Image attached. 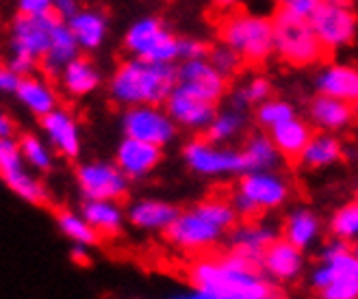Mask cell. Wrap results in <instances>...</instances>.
<instances>
[{"label":"cell","mask_w":358,"mask_h":299,"mask_svg":"<svg viewBox=\"0 0 358 299\" xmlns=\"http://www.w3.org/2000/svg\"><path fill=\"white\" fill-rule=\"evenodd\" d=\"M189 282L196 299H271L278 284L243 256L230 251L222 258H198L189 267Z\"/></svg>","instance_id":"cell-1"},{"label":"cell","mask_w":358,"mask_h":299,"mask_svg":"<svg viewBox=\"0 0 358 299\" xmlns=\"http://www.w3.org/2000/svg\"><path fill=\"white\" fill-rule=\"evenodd\" d=\"M176 85L174 63H155L139 57L122 61L109 80V94L122 106L163 104Z\"/></svg>","instance_id":"cell-2"},{"label":"cell","mask_w":358,"mask_h":299,"mask_svg":"<svg viewBox=\"0 0 358 299\" xmlns=\"http://www.w3.org/2000/svg\"><path fill=\"white\" fill-rule=\"evenodd\" d=\"M273 31V52H278L282 61L293 68H310L326 57L320 39L315 37L308 20L291 13L287 9H278L271 17Z\"/></svg>","instance_id":"cell-3"},{"label":"cell","mask_w":358,"mask_h":299,"mask_svg":"<svg viewBox=\"0 0 358 299\" xmlns=\"http://www.w3.org/2000/svg\"><path fill=\"white\" fill-rule=\"evenodd\" d=\"M291 198V184L276 169L267 172H243L233 191V208L245 221H255L261 212L276 210Z\"/></svg>","instance_id":"cell-4"},{"label":"cell","mask_w":358,"mask_h":299,"mask_svg":"<svg viewBox=\"0 0 358 299\" xmlns=\"http://www.w3.org/2000/svg\"><path fill=\"white\" fill-rule=\"evenodd\" d=\"M222 44L233 48L243 63L261 66L273 54L271 17L257 13H230L220 27Z\"/></svg>","instance_id":"cell-5"},{"label":"cell","mask_w":358,"mask_h":299,"mask_svg":"<svg viewBox=\"0 0 358 299\" xmlns=\"http://www.w3.org/2000/svg\"><path fill=\"white\" fill-rule=\"evenodd\" d=\"M57 24V17L52 13L44 15H24L17 13V17L11 22V59L9 66L20 74L27 76L37 70L39 59L44 57L50 33Z\"/></svg>","instance_id":"cell-6"},{"label":"cell","mask_w":358,"mask_h":299,"mask_svg":"<svg viewBox=\"0 0 358 299\" xmlns=\"http://www.w3.org/2000/svg\"><path fill=\"white\" fill-rule=\"evenodd\" d=\"M308 24L326 54L350 48L358 29L352 0H322L320 7L308 15Z\"/></svg>","instance_id":"cell-7"},{"label":"cell","mask_w":358,"mask_h":299,"mask_svg":"<svg viewBox=\"0 0 358 299\" xmlns=\"http://www.w3.org/2000/svg\"><path fill=\"white\" fill-rule=\"evenodd\" d=\"M178 39L165 27L161 17H141L131 24L124 37V48L133 57L155 61V63H176L178 61Z\"/></svg>","instance_id":"cell-8"},{"label":"cell","mask_w":358,"mask_h":299,"mask_svg":"<svg viewBox=\"0 0 358 299\" xmlns=\"http://www.w3.org/2000/svg\"><path fill=\"white\" fill-rule=\"evenodd\" d=\"M182 159L194 174L206 178L220 176H241L245 172V161L241 150L224 143H213L204 139H194L182 147Z\"/></svg>","instance_id":"cell-9"},{"label":"cell","mask_w":358,"mask_h":299,"mask_svg":"<svg viewBox=\"0 0 358 299\" xmlns=\"http://www.w3.org/2000/svg\"><path fill=\"white\" fill-rule=\"evenodd\" d=\"M176 124L167 115L163 104H135L129 106L122 115L124 137H133L145 143L165 147L176 137Z\"/></svg>","instance_id":"cell-10"},{"label":"cell","mask_w":358,"mask_h":299,"mask_svg":"<svg viewBox=\"0 0 358 299\" xmlns=\"http://www.w3.org/2000/svg\"><path fill=\"white\" fill-rule=\"evenodd\" d=\"M322 263L328 269L330 282L320 293L326 299H356L358 297V256L350 243L336 241L322 249Z\"/></svg>","instance_id":"cell-11"},{"label":"cell","mask_w":358,"mask_h":299,"mask_svg":"<svg viewBox=\"0 0 358 299\" xmlns=\"http://www.w3.org/2000/svg\"><path fill=\"white\" fill-rule=\"evenodd\" d=\"M76 184L85 200L120 202L129 194L131 180L111 161H87L76 167Z\"/></svg>","instance_id":"cell-12"},{"label":"cell","mask_w":358,"mask_h":299,"mask_svg":"<svg viewBox=\"0 0 358 299\" xmlns=\"http://www.w3.org/2000/svg\"><path fill=\"white\" fill-rule=\"evenodd\" d=\"M226 230L215 226L198 206L178 212V217L165 228V237L174 247L182 251H204L217 245Z\"/></svg>","instance_id":"cell-13"},{"label":"cell","mask_w":358,"mask_h":299,"mask_svg":"<svg viewBox=\"0 0 358 299\" xmlns=\"http://www.w3.org/2000/svg\"><path fill=\"white\" fill-rule=\"evenodd\" d=\"M176 85L189 94L208 102H220L228 92V78L208 63V59L180 61L176 68Z\"/></svg>","instance_id":"cell-14"},{"label":"cell","mask_w":358,"mask_h":299,"mask_svg":"<svg viewBox=\"0 0 358 299\" xmlns=\"http://www.w3.org/2000/svg\"><path fill=\"white\" fill-rule=\"evenodd\" d=\"M39 126L46 137V143L52 147L55 154L68 161L78 159L83 150V139H80V126L74 113L57 106L50 113L39 117Z\"/></svg>","instance_id":"cell-15"},{"label":"cell","mask_w":358,"mask_h":299,"mask_svg":"<svg viewBox=\"0 0 358 299\" xmlns=\"http://www.w3.org/2000/svg\"><path fill=\"white\" fill-rule=\"evenodd\" d=\"M163 106L176 126L192 133H204L208 122L217 113L215 102L202 100L194 94H189L187 89L178 87V85H174V89L165 98Z\"/></svg>","instance_id":"cell-16"},{"label":"cell","mask_w":358,"mask_h":299,"mask_svg":"<svg viewBox=\"0 0 358 299\" xmlns=\"http://www.w3.org/2000/svg\"><path fill=\"white\" fill-rule=\"evenodd\" d=\"M259 269L276 284H289L293 280H298L304 271V254L296 245H291L287 239H273L263 256Z\"/></svg>","instance_id":"cell-17"},{"label":"cell","mask_w":358,"mask_h":299,"mask_svg":"<svg viewBox=\"0 0 358 299\" xmlns=\"http://www.w3.org/2000/svg\"><path fill=\"white\" fill-rule=\"evenodd\" d=\"M163 161V147L145 143L133 137H124L115 150V165L129 180H141L150 176Z\"/></svg>","instance_id":"cell-18"},{"label":"cell","mask_w":358,"mask_h":299,"mask_svg":"<svg viewBox=\"0 0 358 299\" xmlns=\"http://www.w3.org/2000/svg\"><path fill=\"white\" fill-rule=\"evenodd\" d=\"M310 122L326 133H343L356 119V104L317 94L308 104Z\"/></svg>","instance_id":"cell-19"},{"label":"cell","mask_w":358,"mask_h":299,"mask_svg":"<svg viewBox=\"0 0 358 299\" xmlns=\"http://www.w3.org/2000/svg\"><path fill=\"white\" fill-rule=\"evenodd\" d=\"M315 87L317 94L339 98L345 102L358 100V70L350 63H328L315 76Z\"/></svg>","instance_id":"cell-20"},{"label":"cell","mask_w":358,"mask_h":299,"mask_svg":"<svg viewBox=\"0 0 358 299\" xmlns=\"http://www.w3.org/2000/svg\"><path fill=\"white\" fill-rule=\"evenodd\" d=\"M178 212L180 208L172 202L145 198L131 204V208L126 210V221L145 232H165V228L178 217Z\"/></svg>","instance_id":"cell-21"},{"label":"cell","mask_w":358,"mask_h":299,"mask_svg":"<svg viewBox=\"0 0 358 299\" xmlns=\"http://www.w3.org/2000/svg\"><path fill=\"white\" fill-rule=\"evenodd\" d=\"M13 96L35 117L46 115V113H50L52 109H57V106H59V96H57L55 87L50 85L48 76H44V74L31 72V74L22 76Z\"/></svg>","instance_id":"cell-22"},{"label":"cell","mask_w":358,"mask_h":299,"mask_svg":"<svg viewBox=\"0 0 358 299\" xmlns=\"http://www.w3.org/2000/svg\"><path fill=\"white\" fill-rule=\"evenodd\" d=\"M78 54H80V48L76 44L72 31L68 29L66 22L57 20V24L50 33L48 48H46L44 57L39 59V68H41V72H44V76L57 78L59 72L66 68V63H70Z\"/></svg>","instance_id":"cell-23"},{"label":"cell","mask_w":358,"mask_h":299,"mask_svg":"<svg viewBox=\"0 0 358 299\" xmlns=\"http://www.w3.org/2000/svg\"><path fill=\"white\" fill-rule=\"evenodd\" d=\"M59 85L70 98H85L102 85V74L87 57H74L59 72Z\"/></svg>","instance_id":"cell-24"},{"label":"cell","mask_w":358,"mask_h":299,"mask_svg":"<svg viewBox=\"0 0 358 299\" xmlns=\"http://www.w3.org/2000/svg\"><path fill=\"white\" fill-rule=\"evenodd\" d=\"M343 154H345V145L339 137H336V133L322 131V133L310 135L298 163L315 172V169H328L336 163H341Z\"/></svg>","instance_id":"cell-25"},{"label":"cell","mask_w":358,"mask_h":299,"mask_svg":"<svg viewBox=\"0 0 358 299\" xmlns=\"http://www.w3.org/2000/svg\"><path fill=\"white\" fill-rule=\"evenodd\" d=\"M310 135H313L310 124L300 119L298 115L278 124V126L269 128V139L273 141V145H276L280 156L285 161H289V163H298V159L302 154L304 145L308 143Z\"/></svg>","instance_id":"cell-26"},{"label":"cell","mask_w":358,"mask_h":299,"mask_svg":"<svg viewBox=\"0 0 358 299\" xmlns=\"http://www.w3.org/2000/svg\"><path fill=\"white\" fill-rule=\"evenodd\" d=\"M66 24L72 31L78 48L87 50V52L98 50L102 46V41L107 39V33H109L107 17L96 9H78Z\"/></svg>","instance_id":"cell-27"},{"label":"cell","mask_w":358,"mask_h":299,"mask_svg":"<svg viewBox=\"0 0 358 299\" xmlns=\"http://www.w3.org/2000/svg\"><path fill=\"white\" fill-rule=\"evenodd\" d=\"M80 215L100 234V239L117 237L126 221V215L120 202H113V200H85V204L80 208Z\"/></svg>","instance_id":"cell-28"},{"label":"cell","mask_w":358,"mask_h":299,"mask_svg":"<svg viewBox=\"0 0 358 299\" xmlns=\"http://www.w3.org/2000/svg\"><path fill=\"white\" fill-rule=\"evenodd\" d=\"M276 239V230L267 224H250V226H243L239 230H235L233 234V249L243 258H248L250 263L259 265L261 263V256L265 251V247Z\"/></svg>","instance_id":"cell-29"},{"label":"cell","mask_w":358,"mask_h":299,"mask_svg":"<svg viewBox=\"0 0 358 299\" xmlns=\"http://www.w3.org/2000/svg\"><path fill=\"white\" fill-rule=\"evenodd\" d=\"M320 234H322V221L308 208L293 210L282 226V239H287L291 245H296L302 251L317 243Z\"/></svg>","instance_id":"cell-30"},{"label":"cell","mask_w":358,"mask_h":299,"mask_svg":"<svg viewBox=\"0 0 358 299\" xmlns=\"http://www.w3.org/2000/svg\"><path fill=\"white\" fill-rule=\"evenodd\" d=\"M3 182L13 191V194L24 200L27 204H33V206H46L50 202V191L48 187L41 182L37 176H33L29 169H27V163L24 165H17L13 169H9L7 174L0 176Z\"/></svg>","instance_id":"cell-31"},{"label":"cell","mask_w":358,"mask_h":299,"mask_svg":"<svg viewBox=\"0 0 358 299\" xmlns=\"http://www.w3.org/2000/svg\"><path fill=\"white\" fill-rule=\"evenodd\" d=\"M241 154L245 161V172H267V169H278L282 163L280 152L265 133L252 135L241 147Z\"/></svg>","instance_id":"cell-32"},{"label":"cell","mask_w":358,"mask_h":299,"mask_svg":"<svg viewBox=\"0 0 358 299\" xmlns=\"http://www.w3.org/2000/svg\"><path fill=\"white\" fill-rule=\"evenodd\" d=\"M57 226L63 232V237H68L74 245H85L92 247L100 241V234L87 224V219L80 215V212H74L70 208H61L57 210Z\"/></svg>","instance_id":"cell-33"},{"label":"cell","mask_w":358,"mask_h":299,"mask_svg":"<svg viewBox=\"0 0 358 299\" xmlns=\"http://www.w3.org/2000/svg\"><path fill=\"white\" fill-rule=\"evenodd\" d=\"M245 126V115L241 109H235L230 106L226 111H217L213 115V119L208 122V126L204 128L206 139L213 143H228L241 135Z\"/></svg>","instance_id":"cell-34"},{"label":"cell","mask_w":358,"mask_h":299,"mask_svg":"<svg viewBox=\"0 0 358 299\" xmlns=\"http://www.w3.org/2000/svg\"><path fill=\"white\" fill-rule=\"evenodd\" d=\"M17 147H20V154H22V159L29 167L37 169V172H50L52 169L55 152L39 135L24 133L17 139Z\"/></svg>","instance_id":"cell-35"},{"label":"cell","mask_w":358,"mask_h":299,"mask_svg":"<svg viewBox=\"0 0 358 299\" xmlns=\"http://www.w3.org/2000/svg\"><path fill=\"white\" fill-rule=\"evenodd\" d=\"M328 230L332 234V239L354 243L358 239V204L348 202L341 208H336L334 215L330 217Z\"/></svg>","instance_id":"cell-36"},{"label":"cell","mask_w":358,"mask_h":299,"mask_svg":"<svg viewBox=\"0 0 358 299\" xmlns=\"http://www.w3.org/2000/svg\"><path fill=\"white\" fill-rule=\"evenodd\" d=\"M296 109H293V104L287 102V100H280V98H267L263 102L257 104V122L263 126V128H273L278 126L291 117H296Z\"/></svg>","instance_id":"cell-37"},{"label":"cell","mask_w":358,"mask_h":299,"mask_svg":"<svg viewBox=\"0 0 358 299\" xmlns=\"http://www.w3.org/2000/svg\"><path fill=\"white\" fill-rule=\"evenodd\" d=\"M273 94V87H271V82H269V78H265V76H255V78H250L243 87H239L237 92H235V96H233V104L235 109H245V106H250V104H259V102H263V100H267L269 96Z\"/></svg>","instance_id":"cell-38"},{"label":"cell","mask_w":358,"mask_h":299,"mask_svg":"<svg viewBox=\"0 0 358 299\" xmlns=\"http://www.w3.org/2000/svg\"><path fill=\"white\" fill-rule=\"evenodd\" d=\"M208 63L213 66L215 70H220L226 78H230L233 74H237L243 66L241 57L226 44H220V46H210L208 48V54H206Z\"/></svg>","instance_id":"cell-39"},{"label":"cell","mask_w":358,"mask_h":299,"mask_svg":"<svg viewBox=\"0 0 358 299\" xmlns=\"http://www.w3.org/2000/svg\"><path fill=\"white\" fill-rule=\"evenodd\" d=\"M208 44L200 39H178V61L189 59H204L208 54Z\"/></svg>","instance_id":"cell-40"},{"label":"cell","mask_w":358,"mask_h":299,"mask_svg":"<svg viewBox=\"0 0 358 299\" xmlns=\"http://www.w3.org/2000/svg\"><path fill=\"white\" fill-rule=\"evenodd\" d=\"M320 3L322 0H280V7L308 20V15L320 7Z\"/></svg>","instance_id":"cell-41"},{"label":"cell","mask_w":358,"mask_h":299,"mask_svg":"<svg viewBox=\"0 0 358 299\" xmlns=\"http://www.w3.org/2000/svg\"><path fill=\"white\" fill-rule=\"evenodd\" d=\"M20 78L22 76H20L9 63H0V94H15Z\"/></svg>","instance_id":"cell-42"},{"label":"cell","mask_w":358,"mask_h":299,"mask_svg":"<svg viewBox=\"0 0 358 299\" xmlns=\"http://www.w3.org/2000/svg\"><path fill=\"white\" fill-rule=\"evenodd\" d=\"M52 0H17V11L24 15H44L50 13Z\"/></svg>","instance_id":"cell-43"},{"label":"cell","mask_w":358,"mask_h":299,"mask_svg":"<svg viewBox=\"0 0 358 299\" xmlns=\"http://www.w3.org/2000/svg\"><path fill=\"white\" fill-rule=\"evenodd\" d=\"M80 9V3L78 0H52V9L50 13L61 20V22H68V20Z\"/></svg>","instance_id":"cell-44"},{"label":"cell","mask_w":358,"mask_h":299,"mask_svg":"<svg viewBox=\"0 0 358 299\" xmlns=\"http://www.w3.org/2000/svg\"><path fill=\"white\" fill-rule=\"evenodd\" d=\"M13 133H15L13 119L5 111H0V137H13Z\"/></svg>","instance_id":"cell-45"},{"label":"cell","mask_w":358,"mask_h":299,"mask_svg":"<svg viewBox=\"0 0 358 299\" xmlns=\"http://www.w3.org/2000/svg\"><path fill=\"white\" fill-rule=\"evenodd\" d=\"M72 261L76 265H80V267H87L92 263V258L87 256V247L85 245H74V249H72Z\"/></svg>","instance_id":"cell-46"},{"label":"cell","mask_w":358,"mask_h":299,"mask_svg":"<svg viewBox=\"0 0 358 299\" xmlns=\"http://www.w3.org/2000/svg\"><path fill=\"white\" fill-rule=\"evenodd\" d=\"M243 3V0H215V7L217 9H224V11H230V9H235Z\"/></svg>","instance_id":"cell-47"},{"label":"cell","mask_w":358,"mask_h":299,"mask_svg":"<svg viewBox=\"0 0 358 299\" xmlns=\"http://www.w3.org/2000/svg\"><path fill=\"white\" fill-rule=\"evenodd\" d=\"M273 3H280V0H273Z\"/></svg>","instance_id":"cell-48"}]
</instances>
